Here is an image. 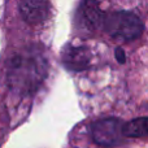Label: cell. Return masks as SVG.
<instances>
[{"label":"cell","mask_w":148,"mask_h":148,"mask_svg":"<svg viewBox=\"0 0 148 148\" xmlns=\"http://www.w3.org/2000/svg\"><path fill=\"white\" fill-rule=\"evenodd\" d=\"M47 59L42 51L26 48L9 61L8 84L20 95H33L47 75Z\"/></svg>","instance_id":"obj_1"},{"label":"cell","mask_w":148,"mask_h":148,"mask_svg":"<svg viewBox=\"0 0 148 148\" xmlns=\"http://www.w3.org/2000/svg\"><path fill=\"white\" fill-rule=\"evenodd\" d=\"M104 29L110 36L123 40H133L142 35L143 23L140 18L131 12L118 10L103 18Z\"/></svg>","instance_id":"obj_2"},{"label":"cell","mask_w":148,"mask_h":148,"mask_svg":"<svg viewBox=\"0 0 148 148\" xmlns=\"http://www.w3.org/2000/svg\"><path fill=\"white\" fill-rule=\"evenodd\" d=\"M123 123L117 118H104L92 125V138L99 146L114 147L122 142Z\"/></svg>","instance_id":"obj_3"},{"label":"cell","mask_w":148,"mask_h":148,"mask_svg":"<svg viewBox=\"0 0 148 148\" xmlns=\"http://www.w3.org/2000/svg\"><path fill=\"white\" fill-rule=\"evenodd\" d=\"M51 12L48 0H22L20 4V13L22 18L30 25H38L47 20Z\"/></svg>","instance_id":"obj_4"},{"label":"cell","mask_w":148,"mask_h":148,"mask_svg":"<svg viewBox=\"0 0 148 148\" xmlns=\"http://www.w3.org/2000/svg\"><path fill=\"white\" fill-rule=\"evenodd\" d=\"M62 62L72 72H82L90 64V53L86 47L68 46L62 51Z\"/></svg>","instance_id":"obj_5"},{"label":"cell","mask_w":148,"mask_h":148,"mask_svg":"<svg viewBox=\"0 0 148 148\" xmlns=\"http://www.w3.org/2000/svg\"><path fill=\"white\" fill-rule=\"evenodd\" d=\"M82 12V20L84 21L87 26H91V27H97V26L101 25L103 22V12L100 10L99 5L95 0H84L83 5L81 8Z\"/></svg>","instance_id":"obj_6"},{"label":"cell","mask_w":148,"mask_h":148,"mask_svg":"<svg viewBox=\"0 0 148 148\" xmlns=\"http://www.w3.org/2000/svg\"><path fill=\"white\" fill-rule=\"evenodd\" d=\"M122 135L127 138H143L147 135V117H140L122 126Z\"/></svg>","instance_id":"obj_7"},{"label":"cell","mask_w":148,"mask_h":148,"mask_svg":"<svg viewBox=\"0 0 148 148\" xmlns=\"http://www.w3.org/2000/svg\"><path fill=\"white\" fill-rule=\"evenodd\" d=\"M116 57H117V60L120 62L125 61V53L122 52V49H121V48H117V51H116Z\"/></svg>","instance_id":"obj_8"}]
</instances>
